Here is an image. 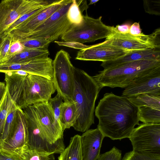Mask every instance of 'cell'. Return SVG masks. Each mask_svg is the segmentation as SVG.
<instances>
[{
  "mask_svg": "<svg viewBox=\"0 0 160 160\" xmlns=\"http://www.w3.org/2000/svg\"><path fill=\"white\" fill-rule=\"evenodd\" d=\"M53 1H52L50 3L36 9L21 17L11 25L5 32L4 35H6L10 32L17 28L23 22L29 20L38 14L44 9L48 7Z\"/></svg>",
  "mask_w": 160,
  "mask_h": 160,
  "instance_id": "28",
  "label": "cell"
},
{
  "mask_svg": "<svg viewBox=\"0 0 160 160\" xmlns=\"http://www.w3.org/2000/svg\"><path fill=\"white\" fill-rule=\"evenodd\" d=\"M58 160H82L81 136L76 135L71 137L68 146L58 157Z\"/></svg>",
  "mask_w": 160,
  "mask_h": 160,
  "instance_id": "22",
  "label": "cell"
},
{
  "mask_svg": "<svg viewBox=\"0 0 160 160\" xmlns=\"http://www.w3.org/2000/svg\"><path fill=\"white\" fill-rule=\"evenodd\" d=\"M99 0H91L90 1L88 5L89 6V5L95 4Z\"/></svg>",
  "mask_w": 160,
  "mask_h": 160,
  "instance_id": "44",
  "label": "cell"
},
{
  "mask_svg": "<svg viewBox=\"0 0 160 160\" xmlns=\"http://www.w3.org/2000/svg\"><path fill=\"white\" fill-rule=\"evenodd\" d=\"M25 49H35L48 50L51 42L50 41L39 39H23L19 41Z\"/></svg>",
  "mask_w": 160,
  "mask_h": 160,
  "instance_id": "30",
  "label": "cell"
},
{
  "mask_svg": "<svg viewBox=\"0 0 160 160\" xmlns=\"http://www.w3.org/2000/svg\"><path fill=\"white\" fill-rule=\"evenodd\" d=\"M131 51L111 45L105 40L78 52L75 59L82 61H109L118 58Z\"/></svg>",
  "mask_w": 160,
  "mask_h": 160,
  "instance_id": "13",
  "label": "cell"
},
{
  "mask_svg": "<svg viewBox=\"0 0 160 160\" xmlns=\"http://www.w3.org/2000/svg\"><path fill=\"white\" fill-rule=\"evenodd\" d=\"M160 69V60H139L99 72L92 77L102 89L126 88L137 78Z\"/></svg>",
  "mask_w": 160,
  "mask_h": 160,
  "instance_id": "4",
  "label": "cell"
},
{
  "mask_svg": "<svg viewBox=\"0 0 160 160\" xmlns=\"http://www.w3.org/2000/svg\"><path fill=\"white\" fill-rule=\"evenodd\" d=\"M15 120L16 126L13 135L0 145V151L10 155H14L20 149L25 148L27 142V122L22 109H17Z\"/></svg>",
  "mask_w": 160,
  "mask_h": 160,
  "instance_id": "15",
  "label": "cell"
},
{
  "mask_svg": "<svg viewBox=\"0 0 160 160\" xmlns=\"http://www.w3.org/2000/svg\"><path fill=\"white\" fill-rule=\"evenodd\" d=\"M54 42L59 46H65L80 50L87 48L91 46V45H86L75 42H60L55 41H54Z\"/></svg>",
  "mask_w": 160,
  "mask_h": 160,
  "instance_id": "37",
  "label": "cell"
},
{
  "mask_svg": "<svg viewBox=\"0 0 160 160\" xmlns=\"http://www.w3.org/2000/svg\"><path fill=\"white\" fill-rule=\"evenodd\" d=\"M128 98L138 108L145 106L160 110V95L142 93Z\"/></svg>",
  "mask_w": 160,
  "mask_h": 160,
  "instance_id": "23",
  "label": "cell"
},
{
  "mask_svg": "<svg viewBox=\"0 0 160 160\" xmlns=\"http://www.w3.org/2000/svg\"><path fill=\"white\" fill-rule=\"evenodd\" d=\"M129 138L133 151L160 158V124H139Z\"/></svg>",
  "mask_w": 160,
  "mask_h": 160,
  "instance_id": "8",
  "label": "cell"
},
{
  "mask_svg": "<svg viewBox=\"0 0 160 160\" xmlns=\"http://www.w3.org/2000/svg\"><path fill=\"white\" fill-rule=\"evenodd\" d=\"M24 48L19 41L11 43L3 64L15 54L22 51Z\"/></svg>",
  "mask_w": 160,
  "mask_h": 160,
  "instance_id": "36",
  "label": "cell"
},
{
  "mask_svg": "<svg viewBox=\"0 0 160 160\" xmlns=\"http://www.w3.org/2000/svg\"><path fill=\"white\" fill-rule=\"evenodd\" d=\"M125 89L122 96L127 97L142 93L160 95V69L137 78Z\"/></svg>",
  "mask_w": 160,
  "mask_h": 160,
  "instance_id": "17",
  "label": "cell"
},
{
  "mask_svg": "<svg viewBox=\"0 0 160 160\" xmlns=\"http://www.w3.org/2000/svg\"><path fill=\"white\" fill-rule=\"evenodd\" d=\"M49 55L48 50L24 48L13 56L4 64L22 63L35 59L47 58Z\"/></svg>",
  "mask_w": 160,
  "mask_h": 160,
  "instance_id": "21",
  "label": "cell"
},
{
  "mask_svg": "<svg viewBox=\"0 0 160 160\" xmlns=\"http://www.w3.org/2000/svg\"><path fill=\"white\" fill-rule=\"evenodd\" d=\"M71 58L67 52L61 49L57 52L52 62V81L57 94L61 96L64 102L72 101L74 90L75 67Z\"/></svg>",
  "mask_w": 160,
  "mask_h": 160,
  "instance_id": "6",
  "label": "cell"
},
{
  "mask_svg": "<svg viewBox=\"0 0 160 160\" xmlns=\"http://www.w3.org/2000/svg\"><path fill=\"white\" fill-rule=\"evenodd\" d=\"M18 108L13 102L8 111L0 142V145L2 142L10 138L14 132L16 126V113Z\"/></svg>",
  "mask_w": 160,
  "mask_h": 160,
  "instance_id": "24",
  "label": "cell"
},
{
  "mask_svg": "<svg viewBox=\"0 0 160 160\" xmlns=\"http://www.w3.org/2000/svg\"><path fill=\"white\" fill-rule=\"evenodd\" d=\"M44 0H4L0 2V37L24 15L50 3Z\"/></svg>",
  "mask_w": 160,
  "mask_h": 160,
  "instance_id": "10",
  "label": "cell"
},
{
  "mask_svg": "<svg viewBox=\"0 0 160 160\" xmlns=\"http://www.w3.org/2000/svg\"><path fill=\"white\" fill-rule=\"evenodd\" d=\"M5 81L11 98L22 109L48 102L56 90L52 80L22 71L5 72Z\"/></svg>",
  "mask_w": 160,
  "mask_h": 160,
  "instance_id": "2",
  "label": "cell"
},
{
  "mask_svg": "<svg viewBox=\"0 0 160 160\" xmlns=\"http://www.w3.org/2000/svg\"><path fill=\"white\" fill-rule=\"evenodd\" d=\"M77 117L75 104L72 101L64 102L62 104L59 118V122L62 130L72 127Z\"/></svg>",
  "mask_w": 160,
  "mask_h": 160,
  "instance_id": "20",
  "label": "cell"
},
{
  "mask_svg": "<svg viewBox=\"0 0 160 160\" xmlns=\"http://www.w3.org/2000/svg\"><path fill=\"white\" fill-rule=\"evenodd\" d=\"M139 22H135L130 26L129 33L132 35H138L142 33Z\"/></svg>",
  "mask_w": 160,
  "mask_h": 160,
  "instance_id": "38",
  "label": "cell"
},
{
  "mask_svg": "<svg viewBox=\"0 0 160 160\" xmlns=\"http://www.w3.org/2000/svg\"><path fill=\"white\" fill-rule=\"evenodd\" d=\"M105 40L112 45L130 51L160 49V28L156 29L149 35L142 32L134 36L129 33L121 34L115 32L106 38Z\"/></svg>",
  "mask_w": 160,
  "mask_h": 160,
  "instance_id": "11",
  "label": "cell"
},
{
  "mask_svg": "<svg viewBox=\"0 0 160 160\" xmlns=\"http://www.w3.org/2000/svg\"><path fill=\"white\" fill-rule=\"evenodd\" d=\"M76 1L79 5L80 10L82 13L84 10H85L87 11L88 8V6L87 4V1L79 0Z\"/></svg>",
  "mask_w": 160,
  "mask_h": 160,
  "instance_id": "42",
  "label": "cell"
},
{
  "mask_svg": "<svg viewBox=\"0 0 160 160\" xmlns=\"http://www.w3.org/2000/svg\"><path fill=\"white\" fill-rule=\"evenodd\" d=\"M122 160H160V158L140 154L132 151L126 153Z\"/></svg>",
  "mask_w": 160,
  "mask_h": 160,
  "instance_id": "34",
  "label": "cell"
},
{
  "mask_svg": "<svg viewBox=\"0 0 160 160\" xmlns=\"http://www.w3.org/2000/svg\"><path fill=\"white\" fill-rule=\"evenodd\" d=\"M14 155H18L23 160H54V154L39 152L26 148H22Z\"/></svg>",
  "mask_w": 160,
  "mask_h": 160,
  "instance_id": "26",
  "label": "cell"
},
{
  "mask_svg": "<svg viewBox=\"0 0 160 160\" xmlns=\"http://www.w3.org/2000/svg\"><path fill=\"white\" fill-rule=\"evenodd\" d=\"M12 37L9 34L5 36L0 50V64L3 63L12 43Z\"/></svg>",
  "mask_w": 160,
  "mask_h": 160,
  "instance_id": "35",
  "label": "cell"
},
{
  "mask_svg": "<svg viewBox=\"0 0 160 160\" xmlns=\"http://www.w3.org/2000/svg\"><path fill=\"white\" fill-rule=\"evenodd\" d=\"M105 138L98 128L88 129L81 136L82 160H97Z\"/></svg>",
  "mask_w": 160,
  "mask_h": 160,
  "instance_id": "18",
  "label": "cell"
},
{
  "mask_svg": "<svg viewBox=\"0 0 160 160\" xmlns=\"http://www.w3.org/2000/svg\"><path fill=\"white\" fill-rule=\"evenodd\" d=\"M74 87L72 100L77 109V117L72 127L84 132L94 123L95 103L101 89L92 77L74 68Z\"/></svg>",
  "mask_w": 160,
  "mask_h": 160,
  "instance_id": "3",
  "label": "cell"
},
{
  "mask_svg": "<svg viewBox=\"0 0 160 160\" xmlns=\"http://www.w3.org/2000/svg\"><path fill=\"white\" fill-rule=\"evenodd\" d=\"M6 36V35H4L3 36L0 37V50L1 49L2 44L3 43V42L4 40V39L5 37Z\"/></svg>",
  "mask_w": 160,
  "mask_h": 160,
  "instance_id": "43",
  "label": "cell"
},
{
  "mask_svg": "<svg viewBox=\"0 0 160 160\" xmlns=\"http://www.w3.org/2000/svg\"><path fill=\"white\" fill-rule=\"evenodd\" d=\"M142 60H160V49L132 51L115 59L102 62L101 66L104 69H106L124 63Z\"/></svg>",
  "mask_w": 160,
  "mask_h": 160,
  "instance_id": "19",
  "label": "cell"
},
{
  "mask_svg": "<svg viewBox=\"0 0 160 160\" xmlns=\"http://www.w3.org/2000/svg\"><path fill=\"white\" fill-rule=\"evenodd\" d=\"M52 59L48 57L37 58L22 63L0 64V72L22 71L29 74L41 76L52 81Z\"/></svg>",
  "mask_w": 160,
  "mask_h": 160,
  "instance_id": "14",
  "label": "cell"
},
{
  "mask_svg": "<svg viewBox=\"0 0 160 160\" xmlns=\"http://www.w3.org/2000/svg\"><path fill=\"white\" fill-rule=\"evenodd\" d=\"M69 1H53L48 7L38 14L11 31L8 33L12 37V42L19 41L24 36L32 32Z\"/></svg>",
  "mask_w": 160,
  "mask_h": 160,
  "instance_id": "16",
  "label": "cell"
},
{
  "mask_svg": "<svg viewBox=\"0 0 160 160\" xmlns=\"http://www.w3.org/2000/svg\"><path fill=\"white\" fill-rule=\"evenodd\" d=\"M63 100L61 96L57 94L54 98H50L48 101L52 109L56 119L59 122L61 107L63 102Z\"/></svg>",
  "mask_w": 160,
  "mask_h": 160,
  "instance_id": "31",
  "label": "cell"
},
{
  "mask_svg": "<svg viewBox=\"0 0 160 160\" xmlns=\"http://www.w3.org/2000/svg\"><path fill=\"white\" fill-rule=\"evenodd\" d=\"M97 160H122L121 151L114 147L110 151L100 154Z\"/></svg>",
  "mask_w": 160,
  "mask_h": 160,
  "instance_id": "33",
  "label": "cell"
},
{
  "mask_svg": "<svg viewBox=\"0 0 160 160\" xmlns=\"http://www.w3.org/2000/svg\"><path fill=\"white\" fill-rule=\"evenodd\" d=\"M143 4L146 12L152 15H160V0H144Z\"/></svg>",
  "mask_w": 160,
  "mask_h": 160,
  "instance_id": "32",
  "label": "cell"
},
{
  "mask_svg": "<svg viewBox=\"0 0 160 160\" xmlns=\"http://www.w3.org/2000/svg\"><path fill=\"white\" fill-rule=\"evenodd\" d=\"M32 105L39 128L44 136L52 144L64 143V131L48 102Z\"/></svg>",
  "mask_w": 160,
  "mask_h": 160,
  "instance_id": "12",
  "label": "cell"
},
{
  "mask_svg": "<svg viewBox=\"0 0 160 160\" xmlns=\"http://www.w3.org/2000/svg\"><path fill=\"white\" fill-rule=\"evenodd\" d=\"M67 16L69 22L73 25H78L82 22L83 14L76 0H73L68 11Z\"/></svg>",
  "mask_w": 160,
  "mask_h": 160,
  "instance_id": "29",
  "label": "cell"
},
{
  "mask_svg": "<svg viewBox=\"0 0 160 160\" xmlns=\"http://www.w3.org/2000/svg\"><path fill=\"white\" fill-rule=\"evenodd\" d=\"M139 121L148 124H160V110L147 107L138 108Z\"/></svg>",
  "mask_w": 160,
  "mask_h": 160,
  "instance_id": "25",
  "label": "cell"
},
{
  "mask_svg": "<svg viewBox=\"0 0 160 160\" xmlns=\"http://www.w3.org/2000/svg\"><path fill=\"white\" fill-rule=\"evenodd\" d=\"M13 102L7 89L5 95L0 105V142L8 111Z\"/></svg>",
  "mask_w": 160,
  "mask_h": 160,
  "instance_id": "27",
  "label": "cell"
},
{
  "mask_svg": "<svg viewBox=\"0 0 160 160\" xmlns=\"http://www.w3.org/2000/svg\"><path fill=\"white\" fill-rule=\"evenodd\" d=\"M102 17L97 19L83 15L82 22L73 25L61 37L64 42H75L82 44L107 38L115 32L114 27L108 26L102 21Z\"/></svg>",
  "mask_w": 160,
  "mask_h": 160,
  "instance_id": "5",
  "label": "cell"
},
{
  "mask_svg": "<svg viewBox=\"0 0 160 160\" xmlns=\"http://www.w3.org/2000/svg\"><path fill=\"white\" fill-rule=\"evenodd\" d=\"M73 0L61 7L32 32L19 41L28 39H39L51 42L58 39L73 25L68 20L67 13Z\"/></svg>",
  "mask_w": 160,
  "mask_h": 160,
  "instance_id": "7",
  "label": "cell"
},
{
  "mask_svg": "<svg viewBox=\"0 0 160 160\" xmlns=\"http://www.w3.org/2000/svg\"><path fill=\"white\" fill-rule=\"evenodd\" d=\"M97 127L105 137L113 140L129 138L139 125L138 108L128 97L105 93L95 109Z\"/></svg>",
  "mask_w": 160,
  "mask_h": 160,
  "instance_id": "1",
  "label": "cell"
},
{
  "mask_svg": "<svg viewBox=\"0 0 160 160\" xmlns=\"http://www.w3.org/2000/svg\"><path fill=\"white\" fill-rule=\"evenodd\" d=\"M26 118L28 139L25 148L48 154H60L65 148L63 143H51L39 128L32 105L22 109Z\"/></svg>",
  "mask_w": 160,
  "mask_h": 160,
  "instance_id": "9",
  "label": "cell"
},
{
  "mask_svg": "<svg viewBox=\"0 0 160 160\" xmlns=\"http://www.w3.org/2000/svg\"><path fill=\"white\" fill-rule=\"evenodd\" d=\"M130 26L128 24L117 25L114 27L115 32L121 34L128 33Z\"/></svg>",
  "mask_w": 160,
  "mask_h": 160,
  "instance_id": "39",
  "label": "cell"
},
{
  "mask_svg": "<svg viewBox=\"0 0 160 160\" xmlns=\"http://www.w3.org/2000/svg\"><path fill=\"white\" fill-rule=\"evenodd\" d=\"M0 160H23L18 155H12L0 151Z\"/></svg>",
  "mask_w": 160,
  "mask_h": 160,
  "instance_id": "40",
  "label": "cell"
},
{
  "mask_svg": "<svg viewBox=\"0 0 160 160\" xmlns=\"http://www.w3.org/2000/svg\"><path fill=\"white\" fill-rule=\"evenodd\" d=\"M7 87L5 83L0 82V105L5 95Z\"/></svg>",
  "mask_w": 160,
  "mask_h": 160,
  "instance_id": "41",
  "label": "cell"
}]
</instances>
